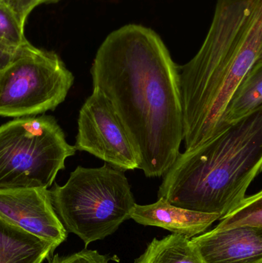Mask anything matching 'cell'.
<instances>
[{
  "label": "cell",
  "instance_id": "cell-7",
  "mask_svg": "<svg viewBox=\"0 0 262 263\" xmlns=\"http://www.w3.org/2000/svg\"><path fill=\"white\" fill-rule=\"evenodd\" d=\"M75 147L122 171L138 168V158L127 133L110 104L96 91L80 109Z\"/></svg>",
  "mask_w": 262,
  "mask_h": 263
},
{
  "label": "cell",
  "instance_id": "cell-15",
  "mask_svg": "<svg viewBox=\"0 0 262 263\" xmlns=\"http://www.w3.org/2000/svg\"><path fill=\"white\" fill-rule=\"evenodd\" d=\"M0 38L15 46H22L29 42L25 37L24 26L3 1H0Z\"/></svg>",
  "mask_w": 262,
  "mask_h": 263
},
{
  "label": "cell",
  "instance_id": "cell-1",
  "mask_svg": "<svg viewBox=\"0 0 262 263\" xmlns=\"http://www.w3.org/2000/svg\"><path fill=\"white\" fill-rule=\"evenodd\" d=\"M93 91L107 100L127 133L138 168L162 177L184 139L178 66L150 28L129 24L111 32L94 59Z\"/></svg>",
  "mask_w": 262,
  "mask_h": 263
},
{
  "label": "cell",
  "instance_id": "cell-11",
  "mask_svg": "<svg viewBox=\"0 0 262 263\" xmlns=\"http://www.w3.org/2000/svg\"><path fill=\"white\" fill-rule=\"evenodd\" d=\"M54 251L49 242L0 217V263H43Z\"/></svg>",
  "mask_w": 262,
  "mask_h": 263
},
{
  "label": "cell",
  "instance_id": "cell-9",
  "mask_svg": "<svg viewBox=\"0 0 262 263\" xmlns=\"http://www.w3.org/2000/svg\"><path fill=\"white\" fill-rule=\"evenodd\" d=\"M191 240L205 263H262V228L214 229Z\"/></svg>",
  "mask_w": 262,
  "mask_h": 263
},
{
  "label": "cell",
  "instance_id": "cell-13",
  "mask_svg": "<svg viewBox=\"0 0 262 263\" xmlns=\"http://www.w3.org/2000/svg\"><path fill=\"white\" fill-rule=\"evenodd\" d=\"M134 263H205L189 238L183 235H169L154 239Z\"/></svg>",
  "mask_w": 262,
  "mask_h": 263
},
{
  "label": "cell",
  "instance_id": "cell-12",
  "mask_svg": "<svg viewBox=\"0 0 262 263\" xmlns=\"http://www.w3.org/2000/svg\"><path fill=\"white\" fill-rule=\"evenodd\" d=\"M262 109V60L244 77L231 97L223 116L226 129Z\"/></svg>",
  "mask_w": 262,
  "mask_h": 263
},
{
  "label": "cell",
  "instance_id": "cell-14",
  "mask_svg": "<svg viewBox=\"0 0 262 263\" xmlns=\"http://www.w3.org/2000/svg\"><path fill=\"white\" fill-rule=\"evenodd\" d=\"M220 223L215 230H229V229L262 228V192L245 199L221 218Z\"/></svg>",
  "mask_w": 262,
  "mask_h": 263
},
{
  "label": "cell",
  "instance_id": "cell-18",
  "mask_svg": "<svg viewBox=\"0 0 262 263\" xmlns=\"http://www.w3.org/2000/svg\"><path fill=\"white\" fill-rule=\"evenodd\" d=\"M29 42L22 46H15L0 38V70L9 66L24 50Z\"/></svg>",
  "mask_w": 262,
  "mask_h": 263
},
{
  "label": "cell",
  "instance_id": "cell-19",
  "mask_svg": "<svg viewBox=\"0 0 262 263\" xmlns=\"http://www.w3.org/2000/svg\"><path fill=\"white\" fill-rule=\"evenodd\" d=\"M0 1H2V0H0Z\"/></svg>",
  "mask_w": 262,
  "mask_h": 263
},
{
  "label": "cell",
  "instance_id": "cell-17",
  "mask_svg": "<svg viewBox=\"0 0 262 263\" xmlns=\"http://www.w3.org/2000/svg\"><path fill=\"white\" fill-rule=\"evenodd\" d=\"M16 15L17 18L25 27V23L32 10L42 4L56 3L58 0H2Z\"/></svg>",
  "mask_w": 262,
  "mask_h": 263
},
{
  "label": "cell",
  "instance_id": "cell-2",
  "mask_svg": "<svg viewBox=\"0 0 262 263\" xmlns=\"http://www.w3.org/2000/svg\"><path fill=\"white\" fill-rule=\"evenodd\" d=\"M262 60V0H218L203 46L178 66L186 151L224 130L231 97Z\"/></svg>",
  "mask_w": 262,
  "mask_h": 263
},
{
  "label": "cell",
  "instance_id": "cell-16",
  "mask_svg": "<svg viewBox=\"0 0 262 263\" xmlns=\"http://www.w3.org/2000/svg\"><path fill=\"white\" fill-rule=\"evenodd\" d=\"M48 259L49 263H109L107 256L100 254L96 250L87 249L69 256L56 254Z\"/></svg>",
  "mask_w": 262,
  "mask_h": 263
},
{
  "label": "cell",
  "instance_id": "cell-5",
  "mask_svg": "<svg viewBox=\"0 0 262 263\" xmlns=\"http://www.w3.org/2000/svg\"><path fill=\"white\" fill-rule=\"evenodd\" d=\"M76 152L54 117L15 119L0 126V191L48 189Z\"/></svg>",
  "mask_w": 262,
  "mask_h": 263
},
{
  "label": "cell",
  "instance_id": "cell-3",
  "mask_svg": "<svg viewBox=\"0 0 262 263\" xmlns=\"http://www.w3.org/2000/svg\"><path fill=\"white\" fill-rule=\"evenodd\" d=\"M261 167L260 109L203 145L180 153L163 176L158 197L221 219L245 199Z\"/></svg>",
  "mask_w": 262,
  "mask_h": 263
},
{
  "label": "cell",
  "instance_id": "cell-10",
  "mask_svg": "<svg viewBox=\"0 0 262 263\" xmlns=\"http://www.w3.org/2000/svg\"><path fill=\"white\" fill-rule=\"evenodd\" d=\"M131 219L141 225L159 227L192 239L206 233L220 216L186 210L158 199L149 205L135 204Z\"/></svg>",
  "mask_w": 262,
  "mask_h": 263
},
{
  "label": "cell",
  "instance_id": "cell-8",
  "mask_svg": "<svg viewBox=\"0 0 262 263\" xmlns=\"http://www.w3.org/2000/svg\"><path fill=\"white\" fill-rule=\"evenodd\" d=\"M0 217L56 249L68 232L55 213L48 189L0 191Z\"/></svg>",
  "mask_w": 262,
  "mask_h": 263
},
{
  "label": "cell",
  "instance_id": "cell-6",
  "mask_svg": "<svg viewBox=\"0 0 262 263\" xmlns=\"http://www.w3.org/2000/svg\"><path fill=\"white\" fill-rule=\"evenodd\" d=\"M74 83L58 55L30 43L0 70V117H29L54 110Z\"/></svg>",
  "mask_w": 262,
  "mask_h": 263
},
{
  "label": "cell",
  "instance_id": "cell-4",
  "mask_svg": "<svg viewBox=\"0 0 262 263\" xmlns=\"http://www.w3.org/2000/svg\"><path fill=\"white\" fill-rule=\"evenodd\" d=\"M57 216L68 233L87 247L113 234L131 219L135 201L125 172L109 164L78 166L65 185L50 190Z\"/></svg>",
  "mask_w": 262,
  "mask_h": 263
}]
</instances>
